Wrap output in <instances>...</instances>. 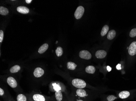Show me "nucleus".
Listing matches in <instances>:
<instances>
[{
    "mask_svg": "<svg viewBox=\"0 0 136 101\" xmlns=\"http://www.w3.org/2000/svg\"><path fill=\"white\" fill-rule=\"evenodd\" d=\"M128 53L131 56L136 54V41H134L130 45L128 48Z\"/></svg>",
    "mask_w": 136,
    "mask_h": 101,
    "instance_id": "nucleus-4",
    "label": "nucleus"
},
{
    "mask_svg": "<svg viewBox=\"0 0 136 101\" xmlns=\"http://www.w3.org/2000/svg\"><path fill=\"white\" fill-rule=\"evenodd\" d=\"M117 98L116 97H115L114 96H113V95H110L107 97V99L108 101H114Z\"/></svg>",
    "mask_w": 136,
    "mask_h": 101,
    "instance_id": "nucleus-23",
    "label": "nucleus"
},
{
    "mask_svg": "<svg viewBox=\"0 0 136 101\" xmlns=\"http://www.w3.org/2000/svg\"><path fill=\"white\" fill-rule=\"evenodd\" d=\"M116 35V32L114 30H112L109 32L107 37L108 39L111 40L115 37Z\"/></svg>",
    "mask_w": 136,
    "mask_h": 101,
    "instance_id": "nucleus-13",
    "label": "nucleus"
},
{
    "mask_svg": "<svg viewBox=\"0 0 136 101\" xmlns=\"http://www.w3.org/2000/svg\"><path fill=\"white\" fill-rule=\"evenodd\" d=\"M112 68L111 67H110L109 66H107V70L109 72H110V71L111 70Z\"/></svg>",
    "mask_w": 136,
    "mask_h": 101,
    "instance_id": "nucleus-27",
    "label": "nucleus"
},
{
    "mask_svg": "<svg viewBox=\"0 0 136 101\" xmlns=\"http://www.w3.org/2000/svg\"><path fill=\"white\" fill-rule=\"evenodd\" d=\"M44 74V70L41 68H37L35 69L33 72V75L36 78L40 77Z\"/></svg>",
    "mask_w": 136,
    "mask_h": 101,
    "instance_id": "nucleus-6",
    "label": "nucleus"
},
{
    "mask_svg": "<svg viewBox=\"0 0 136 101\" xmlns=\"http://www.w3.org/2000/svg\"><path fill=\"white\" fill-rule=\"evenodd\" d=\"M33 98L35 101H45V97L43 96L38 94L34 95Z\"/></svg>",
    "mask_w": 136,
    "mask_h": 101,
    "instance_id": "nucleus-9",
    "label": "nucleus"
},
{
    "mask_svg": "<svg viewBox=\"0 0 136 101\" xmlns=\"http://www.w3.org/2000/svg\"><path fill=\"white\" fill-rule=\"evenodd\" d=\"M77 66V65L73 62H68L67 63V67L69 70H74Z\"/></svg>",
    "mask_w": 136,
    "mask_h": 101,
    "instance_id": "nucleus-17",
    "label": "nucleus"
},
{
    "mask_svg": "<svg viewBox=\"0 0 136 101\" xmlns=\"http://www.w3.org/2000/svg\"><path fill=\"white\" fill-rule=\"evenodd\" d=\"M4 33L2 30H0V42H2L3 39Z\"/></svg>",
    "mask_w": 136,
    "mask_h": 101,
    "instance_id": "nucleus-24",
    "label": "nucleus"
},
{
    "mask_svg": "<svg viewBox=\"0 0 136 101\" xmlns=\"http://www.w3.org/2000/svg\"><path fill=\"white\" fill-rule=\"evenodd\" d=\"M84 12V7L80 6H79L76 10L75 12V17L77 19H80L82 17Z\"/></svg>",
    "mask_w": 136,
    "mask_h": 101,
    "instance_id": "nucleus-2",
    "label": "nucleus"
},
{
    "mask_svg": "<svg viewBox=\"0 0 136 101\" xmlns=\"http://www.w3.org/2000/svg\"><path fill=\"white\" fill-rule=\"evenodd\" d=\"M85 71L86 73L88 74H94L95 72V68L93 66H88L86 68Z\"/></svg>",
    "mask_w": 136,
    "mask_h": 101,
    "instance_id": "nucleus-14",
    "label": "nucleus"
},
{
    "mask_svg": "<svg viewBox=\"0 0 136 101\" xmlns=\"http://www.w3.org/2000/svg\"><path fill=\"white\" fill-rule=\"evenodd\" d=\"M55 53L57 56L58 57H60L62 56L63 53V50L62 48L60 46L58 47L55 50Z\"/></svg>",
    "mask_w": 136,
    "mask_h": 101,
    "instance_id": "nucleus-20",
    "label": "nucleus"
},
{
    "mask_svg": "<svg viewBox=\"0 0 136 101\" xmlns=\"http://www.w3.org/2000/svg\"><path fill=\"white\" fill-rule=\"evenodd\" d=\"M9 10L5 7L1 6L0 7V14L2 15H6L9 14Z\"/></svg>",
    "mask_w": 136,
    "mask_h": 101,
    "instance_id": "nucleus-16",
    "label": "nucleus"
},
{
    "mask_svg": "<svg viewBox=\"0 0 136 101\" xmlns=\"http://www.w3.org/2000/svg\"><path fill=\"white\" fill-rule=\"evenodd\" d=\"M130 93L128 91H122L119 93V96L121 99H125L129 96Z\"/></svg>",
    "mask_w": 136,
    "mask_h": 101,
    "instance_id": "nucleus-12",
    "label": "nucleus"
},
{
    "mask_svg": "<svg viewBox=\"0 0 136 101\" xmlns=\"http://www.w3.org/2000/svg\"><path fill=\"white\" fill-rule=\"evenodd\" d=\"M17 101H27L26 97L24 95L20 94L17 97Z\"/></svg>",
    "mask_w": 136,
    "mask_h": 101,
    "instance_id": "nucleus-21",
    "label": "nucleus"
},
{
    "mask_svg": "<svg viewBox=\"0 0 136 101\" xmlns=\"http://www.w3.org/2000/svg\"><path fill=\"white\" fill-rule=\"evenodd\" d=\"M79 56L82 59L90 60L92 57V55L88 50H82L80 51Z\"/></svg>",
    "mask_w": 136,
    "mask_h": 101,
    "instance_id": "nucleus-3",
    "label": "nucleus"
},
{
    "mask_svg": "<svg viewBox=\"0 0 136 101\" xmlns=\"http://www.w3.org/2000/svg\"><path fill=\"white\" fill-rule=\"evenodd\" d=\"M18 12L22 14H27L29 12V10L27 7L25 6H19L17 8Z\"/></svg>",
    "mask_w": 136,
    "mask_h": 101,
    "instance_id": "nucleus-8",
    "label": "nucleus"
},
{
    "mask_svg": "<svg viewBox=\"0 0 136 101\" xmlns=\"http://www.w3.org/2000/svg\"><path fill=\"white\" fill-rule=\"evenodd\" d=\"M130 37L132 38L135 37L136 36V28L132 29L130 33Z\"/></svg>",
    "mask_w": 136,
    "mask_h": 101,
    "instance_id": "nucleus-22",
    "label": "nucleus"
},
{
    "mask_svg": "<svg viewBox=\"0 0 136 101\" xmlns=\"http://www.w3.org/2000/svg\"><path fill=\"white\" fill-rule=\"evenodd\" d=\"M21 69V67L19 65H15L11 67L10 69V72L12 73H17Z\"/></svg>",
    "mask_w": 136,
    "mask_h": 101,
    "instance_id": "nucleus-18",
    "label": "nucleus"
},
{
    "mask_svg": "<svg viewBox=\"0 0 136 101\" xmlns=\"http://www.w3.org/2000/svg\"><path fill=\"white\" fill-rule=\"evenodd\" d=\"M25 1L27 3L29 4V3H31V2L32 1V0H26Z\"/></svg>",
    "mask_w": 136,
    "mask_h": 101,
    "instance_id": "nucleus-28",
    "label": "nucleus"
},
{
    "mask_svg": "<svg viewBox=\"0 0 136 101\" xmlns=\"http://www.w3.org/2000/svg\"><path fill=\"white\" fill-rule=\"evenodd\" d=\"M109 30V27L108 25H105L102 29V31L101 32V35L102 37H103L107 33Z\"/></svg>",
    "mask_w": 136,
    "mask_h": 101,
    "instance_id": "nucleus-19",
    "label": "nucleus"
},
{
    "mask_svg": "<svg viewBox=\"0 0 136 101\" xmlns=\"http://www.w3.org/2000/svg\"><path fill=\"white\" fill-rule=\"evenodd\" d=\"M7 83L11 87L15 88L17 86V83L15 79L12 77H9L7 78Z\"/></svg>",
    "mask_w": 136,
    "mask_h": 101,
    "instance_id": "nucleus-5",
    "label": "nucleus"
},
{
    "mask_svg": "<svg viewBox=\"0 0 136 101\" xmlns=\"http://www.w3.org/2000/svg\"><path fill=\"white\" fill-rule=\"evenodd\" d=\"M55 96L57 101H62V95L60 90H57L55 93Z\"/></svg>",
    "mask_w": 136,
    "mask_h": 101,
    "instance_id": "nucleus-15",
    "label": "nucleus"
},
{
    "mask_svg": "<svg viewBox=\"0 0 136 101\" xmlns=\"http://www.w3.org/2000/svg\"><path fill=\"white\" fill-rule=\"evenodd\" d=\"M48 44L47 43H45V44H43L39 49L38 51L39 53H40V54L44 53L48 49Z\"/></svg>",
    "mask_w": 136,
    "mask_h": 101,
    "instance_id": "nucleus-10",
    "label": "nucleus"
},
{
    "mask_svg": "<svg viewBox=\"0 0 136 101\" xmlns=\"http://www.w3.org/2000/svg\"><path fill=\"white\" fill-rule=\"evenodd\" d=\"M77 101H83V100H77Z\"/></svg>",
    "mask_w": 136,
    "mask_h": 101,
    "instance_id": "nucleus-29",
    "label": "nucleus"
},
{
    "mask_svg": "<svg viewBox=\"0 0 136 101\" xmlns=\"http://www.w3.org/2000/svg\"><path fill=\"white\" fill-rule=\"evenodd\" d=\"M76 94L78 96L82 97H84L87 96L85 91L81 89H78L76 91Z\"/></svg>",
    "mask_w": 136,
    "mask_h": 101,
    "instance_id": "nucleus-11",
    "label": "nucleus"
},
{
    "mask_svg": "<svg viewBox=\"0 0 136 101\" xmlns=\"http://www.w3.org/2000/svg\"><path fill=\"white\" fill-rule=\"evenodd\" d=\"M72 84L73 86L79 89H82L85 87L87 85L86 82L84 80L79 78L73 79L72 81Z\"/></svg>",
    "mask_w": 136,
    "mask_h": 101,
    "instance_id": "nucleus-1",
    "label": "nucleus"
},
{
    "mask_svg": "<svg viewBox=\"0 0 136 101\" xmlns=\"http://www.w3.org/2000/svg\"><path fill=\"white\" fill-rule=\"evenodd\" d=\"M4 94V92L3 89L0 88V96H2Z\"/></svg>",
    "mask_w": 136,
    "mask_h": 101,
    "instance_id": "nucleus-25",
    "label": "nucleus"
},
{
    "mask_svg": "<svg viewBox=\"0 0 136 101\" xmlns=\"http://www.w3.org/2000/svg\"><path fill=\"white\" fill-rule=\"evenodd\" d=\"M107 55V53L106 51L102 50H99L96 52L95 53V56L98 59H103Z\"/></svg>",
    "mask_w": 136,
    "mask_h": 101,
    "instance_id": "nucleus-7",
    "label": "nucleus"
},
{
    "mask_svg": "<svg viewBox=\"0 0 136 101\" xmlns=\"http://www.w3.org/2000/svg\"><path fill=\"white\" fill-rule=\"evenodd\" d=\"M116 68H117V69L118 70H120L121 69V64H118V65H117V66H116Z\"/></svg>",
    "mask_w": 136,
    "mask_h": 101,
    "instance_id": "nucleus-26",
    "label": "nucleus"
}]
</instances>
